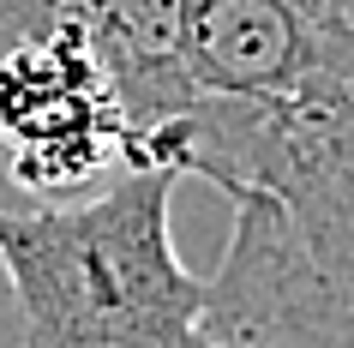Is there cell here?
Listing matches in <instances>:
<instances>
[{"label": "cell", "mask_w": 354, "mask_h": 348, "mask_svg": "<svg viewBox=\"0 0 354 348\" xmlns=\"http://www.w3.org/2000/svg\"><path fill=\"white\" fill-rule=\"evenodd\" d=\"M180 174L120 168L73 204L0 210V276L19 348H210L205 276L174 253Z\"/></svg>", "instance_id": "6da1fadb"}, {"label": "cell", "mask_w": 354, "mask_h": 348, "mask_svg": "<svg viewBox=\"0 0 354 348\" xmlns=\"http://www.w3.org/2000/svg\"><path fill=\"white\" fill-rule=\"evenodd\" d=\"M198 330L210 348H354V240L241 192Z\"/></svg>", "instance_id": "7a4b0ae2"}, {"label": "cell", "mask_w": 354, "mask_h": 348, "mask_svg": "<svg viewBox=\"0 0 354 348\" xmlns=\"http://www.w3.org/2000/svg\"><path fill=\"white\" fill-rule=\"evenodd\" d=\"M0 156L24 204H73L127 168V120L84 30L0 48Z\"/></svg>", "instance_id": "3957f363"}, {"label": "cell", "mask_w": 354, "mask_h": 348, "mask_svg": "<svg viewBox=\"0 0 354 348\" xmlns=\"http://www.w3.org/2000/svg\"><path fill=\"white\" fill-rule=\"evenodd\" d=\"M180 55L198 96H288L318 73H354V24L300 0H187Z\"/></svg>", "instance_id": "277c9868"}, {"label": "cell", "mask_w": 354, "mask_h": 348, "mask_svg": "<svg viewBox=\"0 0 354 348\" xmlns=\"http://www.w3.org/2000/svg\"><path fill=\"white\" fill-rule=\"evenodd\" d=\"M180 24H187V0H91L84 12V42L102 60L127 120V168L132 150L198 96L180 55Z\"/></svg>", "instance_id": "5b68a950"}, {"label": "cell", "mask_w": 354, "mask_h": 348, "mask_svg": "<svg viewBox=\"0 0 354 348\" xmlns=\"http://www.w3.org/2000/svg\"><path fill=\"white\" fill-rule=\"evenodd\" d=\"M91 0H0V48L30 37H60V30H84Z\"/></svg>", "instance_id": "8992f818"}, {"label": "cell", "mask_w": 354, "mask_h": 348, "mask_svg": "<svg viewBox=\"0 0 354 348\" xmlns=\"http://www.w3.org/2000/svg\"><path fill=\"white\" fill-rule=\"evenodd\" d=\"M0 348H19V312H12V294H6V276H0Z\"/></svg>", "instance_id": "52a82bcc"}, {"label": "cell", "mask_w": 354, "mask_h": 348, "mask_svg": "<svg viewBox=\"0 0 354 348\" xmlns=\"http://www.w3.org/2000/svg\"><path fill=\"white\" fill-rule=\"evenodd\" d=\"M306 12H318V19H330V24H354V0H300Z\"/></svg>", "instance_id": "ba28073f"}, {"label": "cell", "mask_w": 354, "mask_h": 348, "mask_svg": "<svg viewBox=\"0 0 354 348\" xmlns=\"http://www.w3.org/2000/svg\"><path fill=\"white\" fill-rule=\"evenodd\" d=\"M0 210H24L19 186H12V174H6V156H0Z\"/></svg>", "instance_id": "9c48e42d"}]
</instances>
